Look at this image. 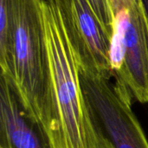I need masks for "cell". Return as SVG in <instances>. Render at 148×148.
<instances>
[{
	"label": "cell",
	"mask_w": 148,
	"mask_h": 148,
	"mask_svg": "<svg viewBox=\"0 0 148 148\" xmlns=\"http://www.w3.org/2000/svg\"><path fill=\"white\" fill-rule=\"evenodd\" d=\"M48 82L42 131L50 148H113L82 88L80 67L56 0H42Z\"/></svg>",
	"instance_id": "obj_1"
},
{
	"label": "cell",
	"mask_w": 148,
	"mask_h": 148,
	"mask_svg": "<svg viewBox=\"0 0 148 148\" xmlns=\"http://www.w3.org/2000/svg\"><path fill=\"white\" fill-rule=\"evenodd\" d=\"M42 1L9 0L10 46L0 62V75L10 81L28 116L42 129L48 62Z\"/></svg>",
	"instance_id": "obj_2"
},
{
	"label": "cell",
	"mask_w": 148,
	"mask_h": 148,
	"mask_svg": "<svg viewBox=\"0 0 148 148\" xmlns=\"http://www.w3.org/2000/svg\"><path fill=\"white\" fill-rule=\"evenodd\" d=\"M114 20L110 39L114 79L137 101L148 103V16L143 0H109Z\"/></svg>",
	"instance_id": "obj_3"
},
{
	"label": "cell",
	"mask_w": 148,
	"mask_h": 148,
	"mask_svg": "<svg viewBox=\"0 0 148 148\" xmlns=\"http://www.w3.org/2000/svg\"><path fill=\"white\" fill-rule=\"evenodd\" d=\"M93 115L113 148H148V140L132 108L133 96L121 82L80 72Z\"/></svg>",
	"instance_id": "obj_4"
},
{
	"label": "cell",
	"mask_w": 148,
	"mask_h": 148,
	"mask_svg": "<svg viewBox=\"0 0 148 148\" xmlns=\"http://www.w3.org/2000/svg\"><path fill=\"white\" fill-rule=\"evenodd\" d=\"M80 72L113 79L110 37L88 0H56Z\"/></svg>",
	"instance_id": "obj_5"
},
{
	"label": "cell",
	"mask_w": 148,
	"mask_h": 148,
	"mask_svg": "<svg viewBox=\"0 0 148 148\" xmlns=\"http://www.w3.org/2000/svg\"><path fill=\"white\" fill-rule=\"evenodd\" d=\"M0 148H50L42 129L28 116L10 81L2 75Z\"/></svg>",
	"instance_id": "obj_6"
},
{
	"label": "cell",
	"mask_w": 148,
	"mask_h": 148,
	"mask_svg": "<svg viewBox=\"0 0 148 148\" xmlns=\"http://www.w3.org/2000/svg\"><path fill=\"white\" fill-rule=\"evenodd\" d=\"M101 25L111 39L114 26V13L109 0H88Z\"/></svg>",
	"instance_id": "obj_7"
},
{
	"label": "cell",
	"mask_w": 148,
	"mask_h": 148,
	"mask_svg": "<svg viewBox=\"0 0 148 148\" xmlns=\"http://www.w3.org/2000/svg\"><path fill=\"white\" fill-rule=\"evenodd\" d=\"M143 3H144V6H145L147 14L148 16V0H143Z\"/></svg>",
	"instance_id": "obj_8"
}]
</instances>
